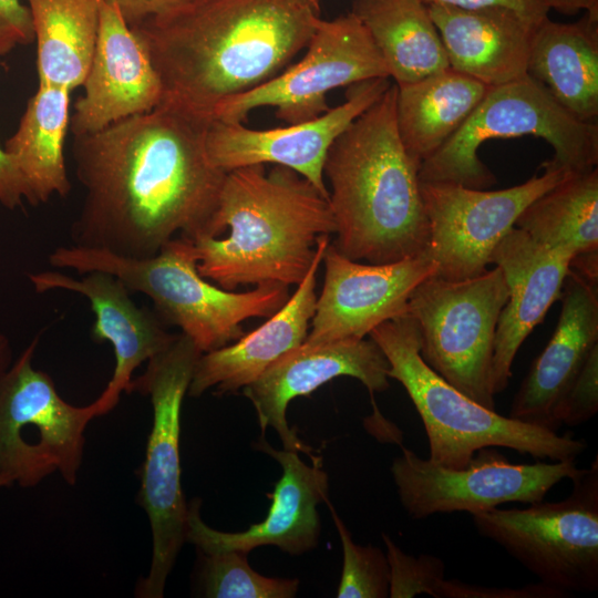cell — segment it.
Returning <instances> with one entry per match:
<instances>
[{
	"label": "cell",
	"mask_w": 598,
	"mask_h": 598,
	"mask_svg": "<svg viewBox=\"0 0 598 598\" xmlns=\"http://www.w3.org/2000/svg\"><path fill=\"white\" fill-rule=\"evenodd\" d=\"M563 501L472 515L477 533L504 548L544 585L569 592L598 589V460L570 478Z\"/></svg>",
	"instance_id": "9c48e42d"
},
{
	"label": "cell",
	"mask_w": 598,
	"mask_h": 598,
	"mask_svg": "<svg viewBox=\"0 0 598 598\" xmlns=\"http://www.w3.org/2000/svg\"><path fill=\"white\" fill-rule=\"evenodd\" d=\"M70 118L73 136L96 133L161 105L164 89L143 42L118 10L102 1L96 43Z\"/></svg>",
	"instance_id": "d6986e66"
},
{
	"label": "cell",
	"mask_w": 598,
	"mask_h": 598,
	"mask_svg": "<svg viewBox=\"0 0 598 598\" xmlns=\"http://www.w3.org/2000/svg\"><path fill=\"white\" fill-rule=\"evenodd\" d=\"M389 368L386 357L371 338H347L319 344L302 342L243 389L256 410L262 433L270 426L283 448L310 454V448L289 427L286 419L289 402L343 375L358 379L371 394L383 392L390 386Z\"/></svg>",
	"instance_id": "e0dca14e"
},
{
	"label": "cell",
	"mask_w": 598,
	"mask_h": 598,
	"mask_svg": "<svg viewBox=\"0 0 598 598\" xmlns=\"http://www.w3.org/2000/svg\"><path fill=\"white\" fill-rule=\"evenodd\" d=\"M329 240V235L319 238L305 278L285 305L260 327L243 334L234 344L199 355L187 390L189 396L197 398L214 386L218 393L245 388L278 358L306 340L316 309L318 269Z\"/></svg>",
	"instance_id": "603a6c76"
},
{
	"label": "cell",
	"mask_w": 598,
	"mask_h": 598,
	"mask_svg": "<svg viewBox=\"0 0 598 598\" xmlns=\"http://www.w3.org/2000/svg\"><path fill=\"white\" fill-rule=\"evenodd\" d=\"M542 168V175L498 190L420 181L435 277L457 281L487 270L494 249L525 208L568 174L553 159Z\"/></svg>",
	"instance_id": "4fadbf2b"
},
{
	"label": "cell",
	"mask_w": 598,
	"mask_h": 598,
	"mask_svg": "<svg viewBox=\"0 0 598 598\" xmlns=\"http://www.w3.org/2000/svg\"><path fill=\"white\" fill-rule=\"evenodd\" d=\"M514 227L571 258L598 249L597 167L585 173H568L529 204Z\"/></svg>",
	"instance_id": "f546056e"
},
{
	"label": "cell",
	"mask_w": 598,
	"mask_h": 598,
	"mask_svg": "<svg viewBox=\"0 0 598 598\" xmlns=\"http://www.w3.org/2000/svg\"><path fill=\"white\" fill-rule=\"evenodd\" d=\"M255 447L274 457L282 470L270 494L272 502L266 518L244 532L216 530L203 522L200 501L193 499L188 504L186 542L194 544L200 553H249L259 546L274 545L291 555H300L317 546L320 535L317 507L328 501L329 487L320 460L315 458L312 465H308L298 452L269 445L264 434Z\"/></svg>",
	"instance_id": "ac0fdd59"
},
{
	"label": "cell",
	"mask_w": 598,
	"mask_h": 598,
	"mask_svg": "<svg viewBox=\"0 0 598 598\" xmlns=\"http://www.w3.org/2000/svg\"><path fill=\"white\" fill-rule=\"evenodd\" d=\"M369 336L389 361V378L404 386L423 422L430 461L463 468L484 447L576 461L587 450L581 439L501 415L451 385L423 361L419 329L409 313L379 324Z\"/></svg>",
	"instance_id": "8992f818"
},
{
	"label": "cell",
	"mask_w": 598,
	"mask_h": 598,
	"mask_svg": "<svg viewBox=\"0 0 598 598\" xmlns=\"http://www.w3.org/2000/svg\"><path fill=\"white\" fill-rule=\"evenodd\" d=\"M526 73L575 118L597 123L598 16L585 12L575 22L544 19L534 32Z\"/></svg>",
	"instance_id": "d4e9b609"
},
{
	"label": "cell",
	"mask_w": 598,
	"mask_h": 598,
	"mask_svg": "<svg viewBox=\"0 0 598 598\" xmlns=\"http://www.w3.org/2000/svg\"><path fill=\"white\" fill-rule=\"evenodd\" d=\"M113 4L125 22L136 27L144 21L166 14L189 0H102Z\"/></svg>",
	"instance_id": "74e56055"
},
{
	"label": "cell",
	"mask_w": 598,
	"mask_h": 598,
	"mask_svg": "<svg viewBox=\"0 0 598 598\" xmlns=\"http://www.w3.org/2000/svg\"><path fill=\"white\" fill-rule=\"evenodd\" d=\"M395 85L398 132L408 152L421 163L461 128L489 90L451 66Z\"/></svg>",
	"instance_id": "484cf974"
},
{
	"label": "cell",
	"mask_w": 598,
	"mask_h": 598,
	"mask_svg": "<svg viewBox=\"0 0 598 598\" xmlns=\"http://www.w3.org/2000/svg\"><path fill=\"white\" fill-rule=\"evenodd\" d=\"M382 538L390 569L389 596L411 598L416 595H430L440 598L445 580L444 561L426 554L409 555L389 535L383 533Z\"/></svg>",
	"instance_id": "d6a6232c"
},
{
	"label": "cell",
	"mask_w": 598,
	"mask_h": 598,
	"mask_svg": "<svg viewBox=\"0 0 598 598\" xmlns=\"http://www.w3.org/2000/svg\"><path fill=\"white\" fill-rule=\"evenodd\" d=\"M395 96L394 83L337 136L323 164L336 223L333 246L351 260L389 264L427 249L421 162L401 141Z\"/></svg>",
	"instance_id": "277c9868"
},
{
	"label": "cell",
	"mask_w": 598,
	"mask_h": 598,
	"mask_svg": "<svg viewBox=\"0 0 598 598\" xmlns=\"http://www.w3.org/2000/svg\"><path fill=\"white\" fill-rule=\"evenodd\" d=\"M571 257L535 241L513 227L492 254L503 272L508 298L495 331L492 390L503 392L512 375L515 355L534 328L560 299Z\"/></svg>",
	"instance_id": "44dd1931"
},
{
	"label": "cell",
	"mask_w": 598,
	"mask_h": 598,
	"mask_svg": "<svg viewBox=\"0 0 598 598\" xmlns=\"http://www.w3.org/2000/svg\"><path fill=\"white\" fill-rule=\"evenodd\" d=\"M13 362L9 339L0 332V381Z\"/></svg>",
	"instance_id": "b9f144b4"
},
{
	"label": "cell",
	"mask_w": 598,
	"mask_h": 598,
	"mask_svg": "<svg viewBox=\"0 0 598 598\" xmlns=\"http://www.w3.org/2000/svg\"><path fill=\"white\" fill-rule=\"evenodd\" d=\"M209 122L162 103L73 136L76 176L85 189L71 228L73 245L145 258L177 234L202 235L227 173L208 158Z\"/></svg>",
	"instance_id": "6da1fadb"
},
{
	"label": "cell",
	"mask_w": 598,
	"mask_h": 598,
	"mask_svg": "<svg viewBox=\"0 0 598 598\" xmlns=\"http://www.w3.org/2000/svg\"><path fill=\"white\" fill-rule=\"evenodd\" d=\"M426 6L440 4L458 9L507 8L539 24L550 10L546 0H421Z\"/></svg>",
	"instance_id": "8d00e7d4"
},
{
	"label": "cell",
	"mask_w": 598,
	"mask_h": 598,
	"mask_svg": "<svg viewBox=\"0 0 598 598\" xmlns=\"http://www.w3.org/2000/svg\"><path fill=\"white\" fill-rule=\"evenodd\" d=\"M320 18V0H189L132 29L161 78L162 103L212 121L218 103L290 65Z\"/></svg>",
	"instance_id": "7a4b0ae2"
},
{
	"label": "cell",
	"mask_w": 598,
	"mask_h": 598,
	"mask_svg": "<svg viewBox=\"0 0 598 598\" xmlns=\"http://www.w3.org/2000/svg\"><path fill=\"white\" fill-rule=\"evenodd\" d=\"M578 470L574 460L513 464L493 447L478 450L463 468L441 466L409 448L391 465L400 502L414 519L453 512L474 515L511 502H540Z\"/></svg>",
	"instance_id": "5bb4252c"
},
{
	"label": "cell",
	"mask_w": 598,
	"mask_h": 598,
	"mask_svg": "<svg viewBox=\"0 0 598 598\" xmlns=\"http://www.w3.org/2000/svg\"><path fill=\"white\" fill-rule=\"evenodd\" d=\"M29 279L39 293L61 289L80 293L90 301L95 315L92 339L109 341L115 354L113 375L96 399L103 415L116 406L122 392L128 393L135 369L166 350L178 336L165 329L155 311L138 307L125 285L110 274L91 271L74 278L44 270L30 274Z\"/></svg>",
	"instance_id": "ffe728a7"
},
{
	"label": "cell",
	"mask_w": 598,
	"mask_h": 598,
	"mask_svg": "<svg viewBox=\"0 0 598 598\" xmlns=\"http://www.w3.org/2000/svg\"><path fill=\"white\" fill-rule=\"evenodd\" d=\"M351 12L367 29L395 84L448 66L441 35L421 0H353Z\"/></svg>",
	"instance_id": "83f0119b"
},
{
	"label": "cell",
	"mask_w": 598,
	"mask_h": 598,
	"mask_svg": "<svg viewBox=\"0 0 598 598\" xmlns=\"http://www.w3.org/2000/svg\"><path fill=\"white\" fill-rule=\"evenodd\" d=\"M508 298L499 267L457 281L434 275L411 293L408 313L423 361L463 394L495 410L492 361L497 321Z\"/></svg>",
	"instance_id": "8fae6325"
},
{
	"label": "cell",
	"mask_w": 598,
	"mask_h": 598,
	"mask_svg": "<svg viewBox=\"0 0 598 598\" xmlns=\"http://www.w3.org/2000/svg\"><path fill=\"white\" fill-rule=\"evenodd\" d=\"M70 92L39 82L17 131L3 146L27 184L32 205L70 193L71 182L63 154L70 124Z\"/></svg>",
	"instance_id": "4316f807"
},
{
	"label": "cell",
	"mask_w": 598,
	"mask_h": 598,
	"mask_svg": "<svg viewBox=\"0 0 598 598\" xmlns=\"http://www.w3.org/2000/svg\"><path fill=\"white\" fill-rule=\"evenodd\" d=\"M334 233L329 200L308 179L285 166L250 165L226 173L205 231L189 240L199 275L235 290L299 285L319 238Z\"/></svg>",
	"instance_id": "3957f363"
},
{
	"label": "cell",
	"mask_w": 598,
	"mask_h": 598,
	"mask_svg": "<svg viewBox=\"0 0 598 598\" xmlns=\"http://www.w3.org/2000/svg\"><path fill=\"white\" fill-rule=\"evenodd\" d=\"M200 354L194 342L181 333L166 350L147 361L145 372L130 385L128 393L148 395L153 408L138 493L152 529L153 554L147 576L136 586L137 597L164 596L167 577L186 542L188 505L181 483V411Z\"/></svg>",
	"instance_id": "ba28073f"
},
{
	"label": "cell",
	"mask_w": 598,
	"mask_h": 598,
	"mask_svg": "<svg viewBox=\"0 0 598 598\" xmlns=\"http://www.w3.org/2000/svg\"><path fill=\"white\" fill-rule=\"evenodd\" d=\"M532 135L554 148L551 158L567 173L589 172L598 163V123L581 122L529 75L489 87L461 128L421 163V182H450L486 189L496 177L478 148L493 138Z\"/></svg>",
	"instance_id": "52a82bcc"
},
{
	"label": "cell",
	"mask_w": 598,
	"mask_h": 598,
	"mask_svg": "<svg viewBox=\"0 0 598 598\" xmlns=\"http://www.w3.org/2000/svg\"><path fill=\"white\" fill-rule=\"evenodd\" d=\"M55 268L79 274L102 271L120 279L128 291L146 295L155 312L181 328L202 353L243 336L241 322L268 318L289 298L288 287L266 282L246 292L216 287L197 270L193 243L178 236L151 257L128 258L78 245L59 246L49 255Z\"/></svg>",
	"instance_id": "5b68a950"
},
{
	"label": "cell",
	"mask_w": 598,
	"mask_h": 598,
	"mask_svg": "<svg viewBox=\"0 0 598 598\" xmlns=\"http://www.w3.org/2000/svg\"><path fill=\"white\" fill-rule=\"evenodd\" d=\"M566 596L560 590L543 582L523 588H496L446 579L440 594V598H560Z\"/></svg>",
	"instance_id": "e575fe53"
},
{
	"label": "cell",
	"mask_w": 598,
	"mask_h": 598,
	"mask_svg": "<svg viewBox=\"0 0 598 598\" xmlns=\"http://www.w3.org/2000/svg\"><path fill=\"white\" fill-rule=\"evenodd\" d=\"M323 260V286L303 341L308 344L364 338L379 324L408 313L413 290L436 272L426 251L389 264H361L329 244Z\"/></svg>",
	"instance_id": "2e32d148"
},
{
	"label": "cell",
	"mask_w": 598,
	"mask_h": 598,
	"mask_svg": "<svg viewBox=\"0 0 598 598\" xmlns=\"http://www.w3.org/2000/svg\"><path fill=\"white\" fill-rule=\"evenodd\" d=\"M598 411V346L592 349L585 364L553 412L555 430L565 424L580 425Z\"/></svg>",
	"instance_id": "836d02e7"
},
{
	"label": "cell",
	"mask_w": 598,
	"mask_h": 598,
	"mask_svg": "<svg viewBox=\"0 0 598 598\" xmlns=\"http://www.w3.org/2000/svg\"><path fill=\"white\" fill-rule=\"evenodd\" d=\"M40 83L83 84L93 56L102 0H27Z\"/></svg>",
	"instance_id": "f1b7e54d"
},
{
	"label": "cell",
	"mask_w": 598,
	"mask_h": 598,
	"mask_svg": "<svg viewBox=\"0 0 598 598\" xmlns=\"http://www.w3.org/2000/svg\"><path fill=\"white\" fill-rule=\"evenodd\" d=\"M560 299L556 329L530 365L508 414L551 430L555 408L598 346V287L569 268Z\"/></svg>",
	"instance_id": "7402d4cb"
},
{
	"label": "cell",
	"mask_w": 598,
	"mask_h": 598,
	"mask_svg": "<svg viewBox=\"0 0 598 598\" xmlns=\"http://www.w3.org/2000/svg\"><path fill=\"white\" fill-rule=\"evenodd\" d=\"M340 536L343 565L337 590L339 598H384L389 596L390 569L386 556L372 545L360 546L329 504Z\"/></svg>",
	"instance_id": "1f68e13d"
},
{
	"label": "cell",
	"mask_w": 598,
	"mask_h": 598,
	"mask_svg": "<svg viewBox=\"0 0 598 598\" xmlns=\"http://www.w3.org/2000/svg\"><path fill=\"white\" fill-rule=\"evenodd\" d=\"M448 66L489 87L525 76L536 29L523 14L501 7L475 10L427 6Z\"/></svg>",
	"instance_id": "cb8c5ba5"
},
{
	"label": "cell",
	"mask_w": 598,
	"mask_h": 598,
	"mask_svg": "<svg viewBox=\"0 0 598 598\" xmlns=\"http://www.w3.org/2000/svg\"><path fill=\"white\" fill-rule=\"evenodd\" d=\"M246 551L226 550L200 556L199 585L209 598H291L297 578H272L255 571Z\"/></svg>",
	"instance_id": "4dcf8cb0"
},
{
	"label": "cell",
	"mask_w": 598,
	"mask_h": 598,
	"mask_svg": "<svg viewBox=\"0 0 598 598\" xmlns=\"http://www.w3.org/2000/svg\"><path fill=\"white\" fill-rule=\"evenodd\" d=\"M569 268L589 285L598 287V249L575 255Z\"/></svg>",
	"instance_id": "ab89813d"
},
{
	"label": "cell",
	"mask_w": 598,
	"mask_h": 598,
	"mask_svg": "<svg viewBox=\"0 0 598 598\" xmlns=\"http://www.w3.org/2000/svg\"><path fill=\"white\" fill-rule=\"evenodd\" d=\"M390 85V78L351 84L340 105L318 117L285 127L254 130L241 122L212 120L206 133L208 158L225 172L266 164L288 167L308 179L329 200L323 177L329 147Z\"/></svg>",
	"instance_id": "9a60e30c"
},
{
	"label": "cell",
	"mask_w": 598,
	"mask_h": 598,
	"mask_svg": "<svg viewBox=\"0 0 598 598\" xmlns=\"http://www.w3.org/2000/svg\"><path fill=\"white\" fill-rule=\"evenodd\" d=\"M8 487L7 482L3 480V477L0 475V488Z\"/></svg>",
	"instance_id": "7bdbcfd3"
},
{
	"label": "cell",
	"mask_w": 598,
	"mask_h": 598,
	"mask_svg": "<svg viewBox=\"0 0 598 598\" xmlns=\"http://www.w3.org/2000/svg\"><path fill=\"white\" fill-rule=\"evenodd\" d=\"M34 40L30 10L20 0H0V58Z\"/></svg>",
	"instance_id": "d590c367"
},
{
	"label": "cell",
	"mask_w": 598,
	"mask_h": 598,
	"mask_svg": "<svg viewBox=\"0 0 598 598\" xmlns=\"http://www.w3.org/2000/svg\"><path fill=\"white\" fill-rule=\"evenodd\" d=\"M549 8L561 14L574 16L585 11L598 16V0H546Z\"/></svg>",
	"instance_id": "60d3db41"
},
{
	"label": "cell",
	"mask_w": 598,
	"mask_h": 598,
	"mask_svg": "<svg viewBox=\"0 0 598 598\" xmlns=\"http://www.w3.org/2000/svg\"><path fill=\"white\" fill-rule=\"evenodd\" d=\"M305 50L300 61L275 78L218 103L212 120L243 123L251 111L272 106L278 118L296 124L327 112L328 93L337 87L390 78L373 40L351 11L320 18Z\"/></svg>",
	"instance_id": "7c38bea8"
},
{
	"label": "cell",
	"mask_w": 598,
	"mask_h": 598,
	"mask_svg": "<svg viewBox=\"0 0 598 598\" xmlns=\"http://www.w3.org/2000/svg\"><path fill=\"white\" fill-rule=\"evenodd\" d=\"M29 203V190L12 161L0 146V204L8 209H16Z\"/></svg>",
	"instance_id": "f35d334b"
},
{
	"label": "cell",
	"mask_w": 598,
	"mask_h": 598,
	"mask_svg": "<svg viewBox=\"0 0 598 598\" xmlns=\"http://www.w3.org/2000/svg\"><path fill=\"white\" fill-rule=\"evenodd\" d=\"M35 336L0 381V475L8 487H33L59 472L74 485L97 400L85 406L64 401L52 378L33 367Z\"/></svg>",
	"instance_id": "30bf717a"
}]
</instances>
